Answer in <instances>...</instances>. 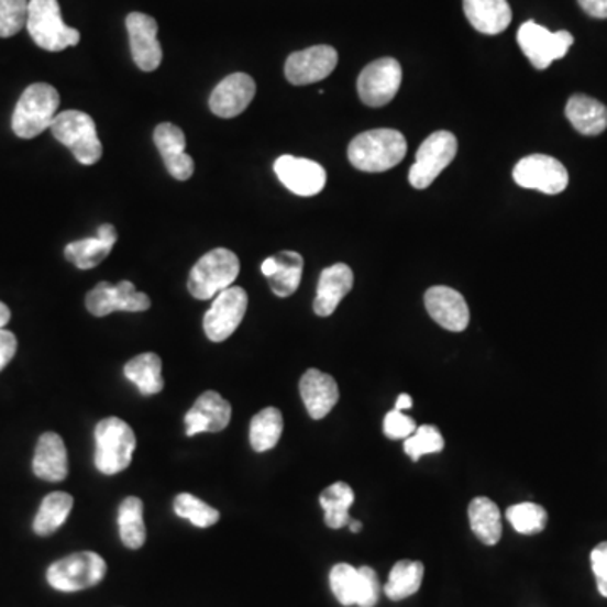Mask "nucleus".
<instances>
[{"label":"nucleus","instance_id":"obj_1","mask_svg":"<svg viewBox=\"0 0 607 607\" xmlns=\"http://www.w3.org/2000/svg\"><path fill=\"white\" fill-rule=\"evenodd\" d=\"M407 154L404 134L394 129L363 132L351 141L347 159L363 173H385L398 166Z\"/></svg>","mask_w":607,"mask_h":607},{"label":"nucleus","instance_id":"obj_2","mask_svg":"<svg viewBox=\"0 0 607 607\" xmlns=\"http://www.w3.org/2000/svg\"><path fill=\"white\" fill-rule=\"evenodd\" d=\"M59 107V93L47 84L25 88L12 113V131L18 137L34 139L51 129Z\"/></svg>","mask_w":607,"mask_h":607},{"label":"nucleus","instance_id":"obj_3","mask_svg":"<svg viewBox=\"0 0 607 607\" xmlns=\"http://www.w3.org/2000/svg\"><path fill=\"white\" fill-rule=\"evenodd\" d=\"M95 466L101 474L112 476L131 466L137 439L129 423L119 417L101 420L95 429Z\"/></svg>","mask_w":607,"mask_h":607},{"label":"nucleus","instance_id":"obj_4","mask_svg":"<svg viewBox=\"0 0 607 607\" xmlns=\"http://www.w3.org/2000/svg\"><path fill=\"white\" fill-rule=\"evenodd\" d=\"M240 274V261L232 250L214 249L202 255L188 278V290L195 299L208 300L232 287Z\"/></svg>","mask_w":607,"mask_h":607},{"label":"nucleus","instance_id":"obj_5","mask_svg":"<svg viewBox=\"0 0 607 607\" xmlns=\"http://www.w3.org/2000/svg\"><path fill=\"white\" fill-rule=\"evenodd\" d=\"M34 43L44 51L59 53L80 43V31L73 30L62 18L58 0H30L27 24Z\"/></svg>","mask_w":607,"mask_h":607},{"label":"nucleus","instance_id":"obj_6","mask_svg":"<svg viewBox=\"0 0 607 607\" xmlns=\"http://www.w3.org/2000/svg\"><path fill=\"white\" fill-rule=\"evenodd\" d=\"M56 141L71 151L75 159L85 166H93L101 159L103 147L97 134L95 120L80 110H66L56 115L51 125Z\"/></svg>","mask_w":607,"mask_h":607},{"label":"nucleus","instance_id":"obj_7","mask_svg":"<svg viewBox=\"0 0 607 607\" xmlns=\"http://www.w3.org/2000/svg\"><path fill=\"white\" fill-rule=\"evenodd\" d=\"M107 575V562L95 552H78L65 556L47 569V582L62 593H78L98 586Z\"/></svg>","mask_w":607,"mask_h":607},{"label":"nucleus","instance_id":"obj_8","mask_svg":"<svg viewBox=\"0 0 607 607\" xmlns=\"http://www.w3.org/2000/svg\"><path fill=\"white\" fill-rule=\"evenodd\" d=\"M457 154V139L452 132L439 131L430 134L417 151L416 163L409 170V183L416 189L429 188L439 174L454 161Z\"/></svg>","mask_w":607,"mask_h":607},{"label":"nucleus","instance_id":"obj_9","mask_svg":"<svg viewBox=\"0 0 607 607\" xmlns=\"http://www.w3.org/2000/svg\"><path fill=\"white\" fill-rule=\"evenodd\" d=\"M518 44L531 65L537 69H547L553 62L567 55L574 44V36L569 31L552 33L543 25L528 21L518 30Z\"/></svg>","mask_w":607,"mask_h":607},{"label":"nucleus","instance_id":"obj_10","mask_svg":"<svg viewBox=\"0 0 607 607\" xmlns=\"http://www.w3.org/2000/svg\"><path fill=\"white\" fill-rule=\"evenodd\" d=\"M514 179L525 189H536L545 195H561L569 186V173L561 161L545 154H533L518 161Z\"/></svg>","mask_w":607,"mask_h":607},{"label":"nucleus","instance_id":"obj_11","mask_svg":"<svg viewBox=\"0 0 607 607\" xmlns=\"http://www.w3.org/2000/svg\"><path fill=\"white\" fill-rule=\"evenodd\" d=\"M400 85V63L395 58H379L360 73L358 95L365 106L378 109L397 97Z\"/></svg>","mask_w":607,"mask_h":607},{"label":"nucleus","instance_id":"obj_12","mask_svg":"<svg viewBox=\"0 0 607 607\" xmlns=\"http://www.w3.org/2000/svg\"><path fill=\"white\" fill-rule=\"evenodd\" d=\"M249 296L242 287H228L214 297L213 306L205 314V333L214 343L228 340L245 318Z\"/></svg>","mask_w":607,"mask_h":607},{"label":"nucleus","instance_id":"obj_13","mask_svg":"<svg viewBox=\"0 0 607 607\" xmlns=\"http://www.w3.org/2000/svg\"><path fill=\"white\" fill-rule=\"evenodd\" d=\"M151 308L147 294L139 293L129 280L113 284L100 283L87 294V309L97 318H106L115 311L142 312Z\"/></svg>","mask_w":607,"mask_h":607},{"label":"nucleus","instance_id":"obj_14","mask_svg":"<svg viewBox=\"0 0 607 607\" xmlns=\"http://www.w3.org/2000/svg\"><path fill=\"white\" fill-rule=\"evenodd\" d=\"M338 59V51L328 44L297 51L287 58L286 78L297 87L318 84L336 69Z\"/></svg>","mask_w":607,"mask_h":607},{"label":"nucleus","instance_id":"obj_15","mask_svg":"<svg viewBox=\"0 0 607 607\" xmlns=\"http://www.w3.org/2000/svg\"><path fill=\"white\" fill-rule=\"evenodd\" d=\"M126 33L131 41L132 58L142 71H154L163 63V47L157 40L156 19L142 12H131L125 19Z\"/></svg>","mask_w":607,"mask_h":607},{"label":"nucleus","instance_id":"obj_16","mask_svg":"<svg viewBox=\"0 0 607 607\" xmlns=\"http://www.w3.org/2000/svg\"><path fill=\"white\" fill-rule=\"evenodd\" d=\"M278 181L297 196L319 195L324 189L328 176L321 164L296 156H280L274 164Z\"/></svg>","mask_w":607,"mask_h":607},{"label":"nucleus","instance_id":"obj_17","mask_svg":"<svg viewBox=\"0 0 607 607\" xmlns=\"http://www.w3.org/2000/svg\"><path fill=\"white\" fill-rule=\"evenodd\" d=\"M257 93V85L246 73H233L220 81L210 97V109L220 119L242 115Z\"/></svg>","mask_w":607,"mask_h":607},{"label":"nucleus","instance_id":"obj_18","mask_svg":"<svg viewBox=\"0 0 607 607\" xmlns=\"http://www.w3.org/2000/svg\"><path fill=\"white\" fill-rule=\"evenodd\" d=\"M423 300L430 318L448 331L461 333L470 324V308L457 290L445 286L430 287Z\"/></svg>","mask_w":607,"mask_h":607},{"label":"nucleus","instance_id":"obj_19","mask_svg":"<svg viewBox=\"0 0 607 607\" xmlns=\"http://www.w3.org/2000/svg\"><path fill=\"white\" fill-rule=\"evenodd\" d=\"M232 420V405L224 400L218 391H205L186 413V435L201 434V432H221Z\"/></svg>","mask_w":607,"mask_h":607},{"label":"nucleus","instance_id":"obj_20","mask_svg":"<svg viewBox=\"0 0 607 607\" xmlns=\"http://www.w3.org/2000/svg\"><path fill=\"white\" fill-rule=\"evenodd\" d=\"M154 142L170 176L177 181H188L195 173V161L186 154V137L181 129L174 123H161L154 131Z\"/></svg>","mask_w":607,"mask_h":607},{"label":"nucleus","instance_id":"obj_21","mask_svg":"<svg viewBox=\"0 0 607 607\" xmlns=\"http://www.w3.org/2000/svg\"><path fill=\"white\" fill-rule=\"evenodd\" d=\"M299 388L306 410L314 420L324 419L340 400L336 379L321 369L311 368L304 373Z\"/></svg>","mask_w":607,"mask_h":607},{"label":"nucleus","instance_id":"obj_22","mask_svg":"<svg viewBox=\"0 0 607 607\" xmlns=\"http://www.w3.org/2000/svg\"><path fill=\"white\" fill-rule=\"evenodd\" d=\"M353 271L346 264H334L324 268L319 277L318 294L314 299L316 314L321 318L333 314L341 300L353 289Z\"/></svg>","mask_w":607,"mask_h":607},{"label":"nucleus","instance_id":"obj_23","mask_svg":"<svg viewBox=\"0 0 607 607\" xmlns=\"http://www.w3.org/2000/svg\"><path fill=\"white\" fill-rule=\"evenodd\" d=\"M117 230L113 224H101L95 239L76 240L65 249L66 261L80 271H90L109 257L117 243Z\"/></svg>","mask_w":607,"mask_h":607},{"label":"nucleus","instance_id":"obj_24","mask_svg":"<svg viewBox=\"0 0 607 607\" xmlns=\"http://www.w3.org/2000/svg\"><path fill=\"white\" fill-rule=\"evenodd\" d=\"M33 471L40 479L59 483L68 476V452L56 432H44L34 452Z\"/></svg>","mask_w":607,"mask_h":607},{"label":"nucleus","instance_id":"obj_25","mask_svg":"<svg viewBox=\"0 0 607 607\" xmlns=\"http://www.w3.org/2000/svg\"><path fill=\"white\" fill-rule=\"evenodd\" d=\"M463 8L474 30L488 36L503 33L514 18L508 0H463Z\"/></svg>","mask_w":607,"mask_h":607},{"label":"nucleus","instance_id":"obj_26","mask_svg":"<svg viewBox=\"0 0 607 607\" xmlns=\"http://www.w3.org/2000/svg\"><path fill=\"white\" fill-rule=\"evenodd\" d=\"M565 115L582 135H599L607 129V107L586 95L571 97L565 107Z\"/></svg>","mask_w":607,"mask_h":607},{"label":"nucleus","instance_id":"obj_27","mask_svg":"<svg viewBox=\"0 0 607 607\" xmlns=\"http://www.w3.org/2000/svg\"><path fill=\"white\" fill-rule=\"evenodd\" d=\"M467 515H470L471 530L485 545H496L501 540V514L495 501L485 496L474 498L470 503Z\"/></svg>","mask_w":607,"mask_h":607},{"label":"nucleus","instance_id":"obj_28","mask_svg":"<svg viewBox=\"0 0 607 607\" xmlns=\"http://www.w3.org/2000/svg\"><path fill=\"white\" fill-rule=\"evenodd\" d=\"M123 373L142 395H156L164 388L163 360L156 353L139 354L126 363Z\"/></svg>","mask_w":607,"mask_h":607},{"label":"nucleus","instance_id":"obj_29","mask_svg":"<svg viewBox=\"0 0 607 607\" xmlns=\"http://www.w3.org/2000/svg\"><path fill=\"white\" fill-rule=\"evenodd\" d=\"M73 510V496L68 493L55 492L47 495L41 503L40 511L34 518L33 528L36 536L49 537L63 527Z\"/></svg>","mask_w":607,"mask_h":607},{"label":"nucleus","instance_id":"obj_30","mask_svg":"<svg viewBox=\"0 0 607 607\" xmlns=\"http://www.w3.org/2000/svg\"><path fill=\"white\" fill-rule=\"evenodd\" d=\"M322 510H324V521L329 528L340 530L346 527L351 521L350 508L354 503V492L346 483H334L321 493Z\"/></svg>","mask_w":607,"mask_h":607},{"label":"nucleus","instance_id":"obj_31","mask_svg":"<svg viewBox=\"0 0 607 607\" xmlns=\"http://www.w3.org/2000/svg\"><path fill=\"white\" fill-rule=\"evenodd\" d=\"M119 531L120 539L126 549L137 550L144 545V503L137 496H129L120 505Z\"/></svg>","mask_w":607,"mask_h":607},{"label":"nucleus","instance_id":"obj_32","mask_svg":"<svg viewBox=\"0 0 607 607\" xmlns=\"http://www.w3.org/2000/svg\"><path fill=\"white\" fill-rule=\"evenodd\" d=\"M422 581V562L400 561L391 567L390 577H388L384 591L388 599L404 600L419 593Z\"/></svg>","mask_w":607,"mask_h":607},{"label":"nucleus","instance_id":"obj_33","mask_svg":"<svg viewBox=\"0 0 607 607\" xmlns=\"http://www.w3.org/2000/svg\"><path fill=\"white\" fill-rule=\"evenodd\" d=\"M283 430L284 417L280 410L267 407L258 412L250 423V444L253 451L265 452L274 449L283 435Z\"/></svg>","mask_w":607,"mask_h":607},{"label":"nucleus","instance_id":"obj_34","mask_svg":"<svg viewBox=\"0 0 607 607\" xmlns=\"http://www.w3.org/2000/svg\"><path fill=\"white\" fill-rule=\"evenodd\" d=\"M274 257L277 261V271L268 277L272 293L277 297L293 296L300 286L304 258L297 252H280Z\"/></svg>","mask_w":607,"mask_h":607},{"label":"nucleus","instance_id":"obj_35","mask_svg":"<svg viewBox=\"0 0 607 607\" xmlns=\"http://www.w3.org/2000/svg\"><path fill=\"white\" fill-rule=\"evenodd\" d=\"M506 518L521 536H537L545 530L549 520L545 508L530 501L510 506L506 511Z\"/></svg>","mask_w":607,"mask_h":607},{"label":"nucleus","instance_id":"obj_36","mask_svg":"<svg viewBox=\"0 0 607 607\" xmlns=\"http://www.w3.org/2000/svg\"><path fill=\"white\" fill-rule=\"evenodd\" d=\"M329 586L343 606H356L360 594V571L350 564H338L329 574Z\"/></svg>","mask_w":607,"mask_h":607},{"label":"nucleus","instance_id":"obj_37","mask_svg":"<svg viewBox=\"0 0 607 607\" xmlns=\"http://www.w3.org/2000/svg\"><path fill=\"white\" fill-rule=\"evenodd\" d=\"M174 511L177 517L186 518L198 528L213 527L220 520V511L189 493L176 496Z\"/></svg>","mask_w":607,"mask_h":607},{"label":"nucleus","instance_id":"obj_38","mask_svg":"<svg viewBox=\"0 0 607 607\" xmlns=\"http://www.w3.org/2000/svg\"><path fill=\"white\" fill-rule=\"evenodd\" d=\"M444 445V438L438 427L420 426L410 438L405 439L404 451L405 454L410 455V460L419 461L423 455L438 454Z\"/></svg>","mask_w":607,"mask_h":607},{"label":"nucleus","instance_id":"obj_39","mask_svg":"<svg viewBox=\"0 0 607 607\" xmlns=\"http://www.w3.org/2000/svg\"><path fill=\"white\" fill-rule=\"evenodd\" d=\"M30 0H0V37H12L27 24Z\"/></svg>","mask_w":607,"mask_h":607},{"label":"nucleus","instance_id":"obj_40","mask_svg":"<svg viewBox=\"0 0 607 607\" xmlns=\"http://www.w3.org/2000/svg\"><path fill=\"white\" fill-rule=\"evenodd\" d=\"M360 571V594L358 603L360 607H375L379 600V593H382V586H379L378 575L368 565H363Z\"/></svg>","mask_w":607,"mask_h":607},{"label":"nucleus","instance_id":"obj_41","mask_svg":"<svg viewBox=\"0 0 607 607\" xmlns=\"http://www.w3.org/2000/svg\"><path fill=\"white\" fill-rule=\"evenodd\" d=\"M417 423L412 417L405 416L400 410H391L385 416L384 432L388 439L400 441V439L410 438L416 432Z\"/></svg>","mask_w":607,"mask_h":607},{"label":"nucleus","instance_id":"obj_42","mask_svg":"<svg viewBox=\"0 0 607 607\" xmlns=\"http://www.w3.org/2000/svg\"><path fill=\"white\" fill-rule=\"evenodd\" d=\"M591 564L596 575L600 596L607 597V542L599 543L591 553Z\"/></svg>","mask_w":607,"mask_h":607},{"label":"nucleus","instance_id":"obj_43","mask_svg":"<svg viewBox=\"0 0 607 607\" xmlns=\"http://www.w3.org/2000/svg\"><path fill=\"white\" fill-rule=\"evenodd\" d=\"M15 351H18V340L14 333L5 331L4 328L0 329V372L12 362Z\"/></svg>","mask_w":607,"mask_h":607},{"label":"nucleus","instance_id":"obj_44","mask_svg":"<svg viewBox=\"0 0 607 607\" xmlns=\"http://www.w3.org/2000/svg\"><path fill=\"white\" fill-rule=\"evenodd\" d=\"M582 11L591 18L607 19V0H577Z\"/></svg>","mask_w":607,"mask_h":607},{"label":"nucleus","instance_id":"obj_45","mask_svg":"<svg viewBox=\"0 0 607 607\" xmlns=\"http://www.w3.org/2000/svg\"><path fill=\"white\" fill-rule=\"evenodd\" d=\"M409 409H412V397L407 394L398 395L397 401H395V410L405 412V410Z\"/></svg>","mask_w":607,"mask_h":607},{"label":"nucleus","instance_id":"obj_46","mask_svg":"<svg viewBox=\"0 0 607 607\" xmlns=\"http://www.w3.org/2000/svg\"><path fill=\"white\" fill-rule=\"evenodd\" d=\"M275 271H277V261H275V257L265 258L264 264H262V274L268 278L271 275L275 274Z\"/></svg>","mask_w":607,"mask_h":607},{"label":"nucleus","instance_id":"obj_47","mask_svg":"<svg viewBox=\"0 0 607 607\" xmlns=\"http://www.w3.org/2000/svg\"><path fill=\"white\" fill-rule=\"evenodd\" d=\"M11 321V309L4 302H0V329Z\"/></svg>","mask_w":607,"mask_h":607},{"label":"nucleus","instance_id":"obj_48","mask_svg":"<svg viewBox=\"0 0 607 607\" xmlns=\"http://www.w3.org/2000/svg\"><path fill=\"white\" fill-rule=\"evenodd\" d=\"M347 527H350V530L353 531V533H360V531H362L363 525L362 521L351 520L350 523H347Z\"/></svg>","mask_w":607,"mask_h":607}]
</instances>
